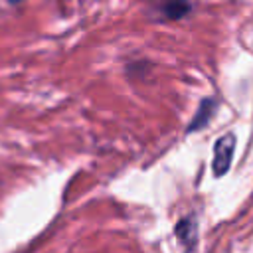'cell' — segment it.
Here are the masks:
<instances>
[{
  "label": "cell",
  "mask_w": 253,
  "mask_h": 253,
  "mask_svg": "<svg viewBox=\"0 0 253 253\" xmlns=\"http://www.w3.org/2000/svg\"><path fill=\"white\" fill-rule=\"evenodd\" d=\"M233 150H235V136L231 132L217 138L213 146V162H211V170L215 176H223L229 170Z\"/></svg>",
  "instance_id": "cell-1"
},
{
  "label": "cell",
  "mask_w": 253,
  "mask_h": 253,
  "mask_svg": "<svg viewBox=\"0 0 253 253\" xmlns=\"http://www.w3.org/2000/svg\"><path fill=\"white\" fill-rule=\"evenodd\" d=\"M158 10L164 18L168 20H178L190 12V2L188 0H162L158 4Z\"/></svg>",
  "instance_id": "cell-2"
},
{
  "label": "cell",
  "mask_w": 253,
  "mask_h": 253,
  "mask_svg": "<svg viewBox=\"0 0 253 253\" xmlns=\"http://www.w3.org/2000/svg\"><path fill=\"white\" fill-rule=\"evenodd\" d=\"M176 233L180 235V241H186L190 247L194 243V237H196V225L190 219H180V223L176 225Z\"/></svg>",
  "instance_id": "cell-3"
},
{
  "label": "cell",
  "mask_w": 253,
  "mask_h": 253,
  "mask_svg": "<svg viewBox=\"0 0 253 253\" xmlns=\"http://www.w3.org/2000/svg\"><path fill=\"white\" fill-rule=\"evenodd\" d=\"M211 105V101H204L202 103V109L198 111V115H196V119L190 123V130H194V128H202L204 125H206V121L210 119V115H211V111L208 109Z\"/></svg>",
  "instance_id": "cell-4"
}]
</instances>
